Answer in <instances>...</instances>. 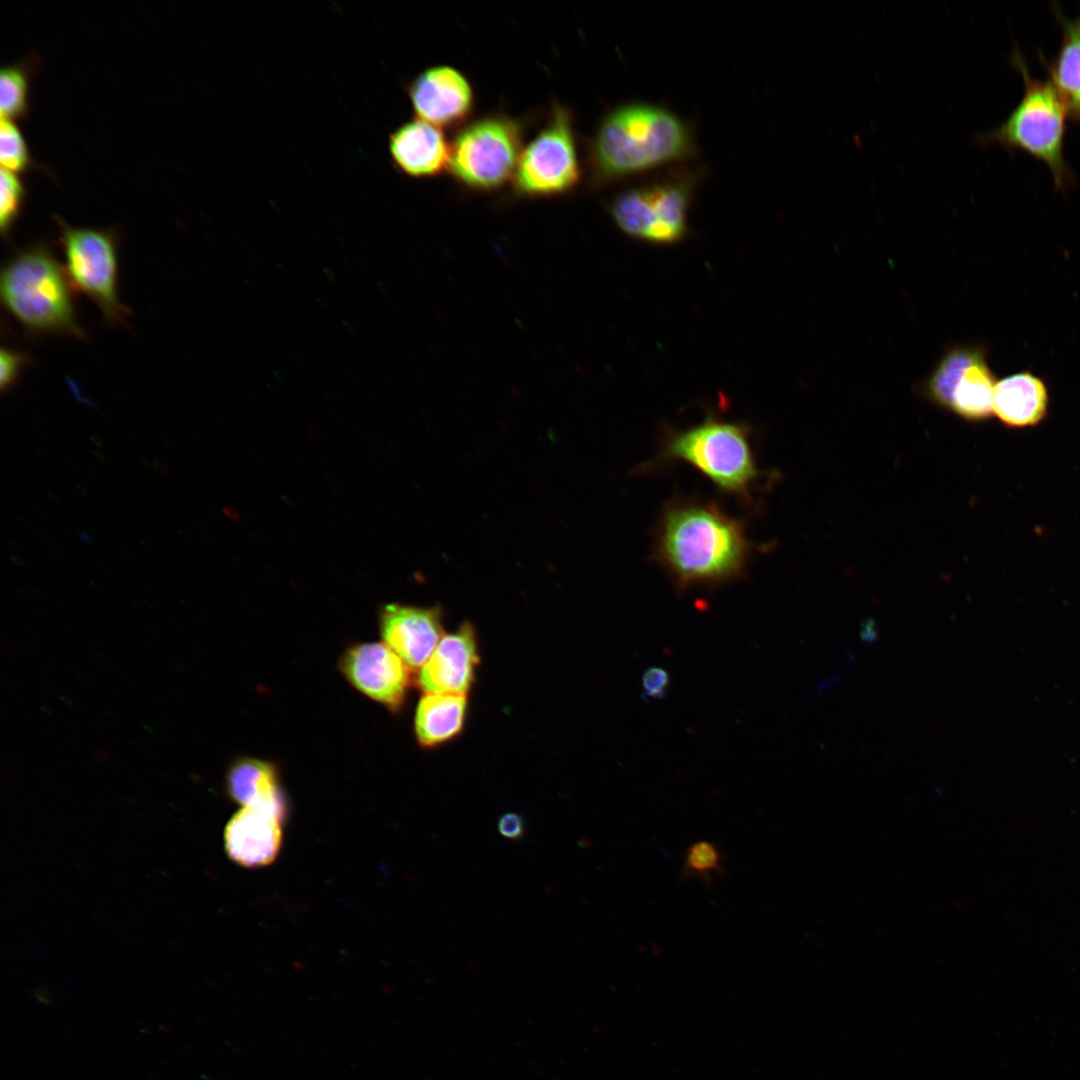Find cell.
I'll return each mask as SVG.
<instances>
[{
	"mask_svg": "<svg viewBox=\"0 0 1080 1080\" xmlns=\"http://www.w3.org/2000/svg\"><path fill=\"white\" fill-rule=\"evenodd\" d=\"M41 59L34 53L4 65L0 70L1 118L19 121L28 118L32 78L39 71Z\"/></svg>",
	"mask_w": 1080,
	"mask_h": 1080,
	"instance_id": "cell-21",
	"label": "cell"
},
{
	"mask_svg": "<svg viewBox=\"0 0 1080 1080\" xmlns=\"http://www.w3.org/2000/svg\"><path fill=\"white\" fill-rule=\"evenodd\" d=\"M286 808L281 797L242 807L234 814L224 832L225 850L232 861L248 868L271 864L281 848Z\"/></svg>",
	"mask_w": 1080,
	"mask_h": 1080,
	"instance_id": "cell-11",
	"label": "cell"
},
{
	"mask_svg": "<svg viewBox=\"0 0 1080 1080\" xmlns=\"http://www.w3.org/2000/svg\"><path fill=\"white\" fill-rule=\"evenodd\" d=\"M692 139L687 126L665 109L626 105L610 112L590 144L593 179L604 183L687 157Z\"/></svg>",
	"mask_w": 1080,
	"mask_h": 1080,
	"instance_id": "cell-3",
	"label": "cell"
},
{
	"mask_svg": "<svg viewBox=\"0 0 1080 1080\" xmlns=\"http://www.w3.org/2000/svg\"><path fill=\"white\" fill-rule=\"evenodd\" d=\"M75 291L65 267L44 241L15 250L2 265V305L31 335L86 340L77 317Z\"/></svg>",
	"mask_w": 1080,
	"mask_h": 1080,
	"instance_id": "cell-4",
	"label": "cell"
},
{
	"mask_svg": "<svg viewBox=\"0 0 1080 1080\" xmlns=\"http://www.w3.org/2000/svg\"><path fill=\"white\" fill-rule=\"evenodd\" d=\"M1054 10L1061 27V43L1054 59L1043 63L1068 117L1080 126V14L1068 18L1057 7Z\"/></svg>",
	"mask_w": 1080,
	"mask_h": 1080,
	"instance_id": "cell-17",
	"label": "cell"
},
{
	"mask_svg": "<svg viewBox=\"0 0 1080 1080\" xmlns=\"http://www.w3.org/2000/svg\"><path fill=\"white\" fill-rule=\"evenodd\" d=\"M675 463L690 465L720 493L732 496L749 509L759 505L757 495L767 488V480L771 481L769 474L758 467L752 428L712 414L686 429L666 431L656 457L637 472Z\"/></svg>",
	"mask_w": 1080,
	"mask_h": 1080,
	"instance_id": "cell-2",
	"label": "cell"
},
{
	"mask_svg": "<svg viewBox=\"0 0 1080 1080\" xmlns=\"http://www.w3.org/2000/svg\"><path fill=\"white\" fill-rule=\"evenodd\" d=\"M1047 408V388L1037 376L1021 372L996 382L993 413L1003 424L1014 428L1036 425Z\"/></svg>",
	"mask_w": 1080,
	"mask_h": 1080,
	"instance_id": "cell-16",
	"label": "cell"
},
{
	"mask_svg": "<svg viewBox=\"0 0 1080 1080\" xmlns=\"http://www.w3.org/2000/svg\"><path fill=\"white\" fill-rule=\"evenodd\" d=\"M467 713L466 695L425 693L415 714V734L424 748H433L458 736Z\"/></svg>",
	"mask_w": 1080,
	"mask_h": 1080,
	"instance_id": "cell-18",
	"label": "cell"
},
{
	"mask_svg": "<svg viewBox=\"0 0 1080 1080\" xmlns=\"http://www.w3.org/2000/svg\"><path fill=\"white\" fill-rule=\"evenodd\" d=\"M572 115L554 104L546 123L523 147L512 183L515 194L546 198L567 194L581 177Z\"/></svg>",
	"mask_w": 1080,
	"mask_h": 1080,
	"instance_id": "cell-8",
	"label": "cell"
},
{
	"mask_svg": "<svg viewBox=\"0 0 1080 1080\" xmlns=\"http://www.w3.org/2000/svg\"><path fill=\"white\" fill-rule=\"evenodd\" d=\"M524 126L503 113L477 118L450 143L448 170L463 187L491 192L513 178L523 150Z\"/></svg>",
	"mask_w": 1080,
	"mask_h": 1080,
	"instance_id": "cell-6",
	"label": "cell"
},
{
	"mask_svg": "<svg viewBox=\"0 0 1080 1080\" xmlns=\"http://www.w3.org/2000/svg\"><path fill=\"white\" fill-rule=\"evenodd\" d=\"M498 832L506 839L520 840L526 833V825L523 817L514 812L503 814L497 823Z\"/></svg>",
	"mask_w": 1080,
	"mask_h": 1080,
	"instance_id": "cell-28",
	"label": "cell"
},
{
	"mask_svg": "<svg viewBox=\"0 0 1080 1080\" xmlns=\"http://www.w3.org/2000/svg\"><path fill=\"white\" fill-rule=\"evenodd\" d=\"M440 607H417L390 603L381 607V636L393 651L412 669L427 662L444 636Z\"/></svg>",
	"mask_w": 1080,
	"mask_h": 1080,
	"instance_id": "cell-13",
	"label": "cell"
},
{
	"mask_svg": "<svg viewBox=\"0 0 1080 1080\" xmlns=\"http://www.w3.org/2000/svg\"><path fill=\"white\" fill-rule=\"evenodd\" d=\"M996 381L981 346H949L917 392L938 408L972 422L983 421L993 412Z\"/></svg>",
	"mask_w": 1080,
	"mask_h": 1080,
	"instance_id": "cell-9",
	"label": "cell"
},
{
	"mask_svg": "<svg viewBox=\"0 0 1080 1080\" xmlns=\"http://www.w3.org/2000/svg\"><path fill=\"white\" fill-rule=\"evenodd\" d=\"M227 788L231 798L242 807L283 797L274 765L253 758L241 759L232 766L227 777Z\"/></svg>",
	"mask_w": 1080,
	"mask_h": 1080,
	"instance_id": "cell-20",
	"label": "cell"
},
{
	"mask_svg": "<svg viewBox=\"0 0 1080 1080\" xmlns=\"http://www.w3.org/2000/svg\"><path fill=\"white\" fill-rule=\"evenodd\" d=\"M645 188L657 221L659 243L679 241L687 231L692 182L688 178H678Z\"/></svg>",
	"mask_w": 1080,
	"mask_h": 1080,
	"instance_id": "cell-19",
	"label": "cell"
},
{
	"mask_svg": "<svg viewBox=\"0 0 1080 1080\" xmlns=\"http://www.w3.org/2000/svg\"><path fill=\"white\" fill-rule=\"evenodd\" d=\"M415 118L437 127L461 124L474 107L470 81L457 68L436 65L419 73L408 85Z\"/></svg>",
	"mask_w": 1080,
	"mask_h": 1080,
	"instance_id": "cell-12",
	"label": "cell"
},
{
	"mask_svg": "<svg viewBox=\"0 0 1080 1080\" xmlns=\"http://www.w3.org/2000/svg\"><path fill=\"white\" fill-rule=\"evenodd\" d=\"M52 219L74 289L98 307L105 322L127 327L131 311L119 293V231L73 226L58 215Z\"/></svg>",
	"mask_w": 1080,
	"mask_h": 1080,
	"instance_id": "cell-7",
	"label": "cell"
},
{
	"mask_svg": "<svg viewBox=\"0 0 1080 1080\" xmlns=\"http://www.w3.org/2000/svg\"><path fill=\"white\" fill-rule=\"evenodd\" d=\"M1011 61L1022 76L1023 95L1005 121L978 135L977 141L1029 154L1048 167L1055 187L1065 191L1074 183L1064 154L1067 110L1049 79L1031 75L1017 49Z\"/></svg>",
	"mask_w": 1080,
	"mask_h": 1080,
	"instance_id": "cell-5",
	"label": "cell"
},
{
	"mask_svg": "<svg viewBox=\"0 0 1080 1080\" xmlns=\"http://www.w3.org/2000/svg\"><path fill=\"white\" fill-rule=\"evenodd\" d=\"M756 550L759 546L748 539L744 520L718 503L673 498L663 507L651 557L683 591L742 578Z\"/></svg>",
	"mask_w": 1080,
	"mask_h": 1080,
	"instance_id": "cell-1",
	"label": "cell"
},
{
	"mask_svg": "<svg viewBox=\"0 0 1080 1080\" xmlns=\"http://www.w3.org/2000/svg\"><path fill=\"white\" fill-rule=\"evenodd\" d=\"M610 213L626 234L659 243L658 225L645 186L617 195L610 205Z\"/></svg>",
	"mask_w": 1080,
	"mask_h": 1080,
	"instance_id": "cell-22",
	"label": "cell"
},
{
	"mask_svg": "<svg viewBox=\"0 0 1080 1080\" xmlns=\"http://www.w3.org/2000/svg\"><path fill=\"white\" fill-rule=\"evenodd\" d=\"M861 635L865 641L872 642L877 638L875 630V623L872 619H867L861 626Z\"/></svg>",
	"mask_w": 1080,
	"mask_h": 1080,
	"instance_id": "cell-29",
	"label": "cell"
},
{
	"mask_svg": "<svg viewBox=\"0 0 1080 1080\" xmlns=\"http://www.w3.org/2000/svg\"><path fill=\"white\" fill-rule=\"evenodd\" d=\"M725 874L724 854L716 842L700 839L686 848L680 873L681 880H699L709 887L716 878Z\"/></svg>",
	"mask_w": 1080,
	"mask_h": 1080,
	"instance_id": "cell-23",
	"label": "cell"
},
{
	"mask_svg": "<svg viewBox=\"0 0 1080 1080\" xmlns=\"http://www.w3.org/2000/svg\"><path fill=\"white\" fill-rule=\"evenodd\" d=\"M642 696L652 699H662L666 696L670 685V675L661 667H650L642 675Z\"/></svg>",
	"mask_w": 1080,
	"mask_h": 1080,
	"instance_id": "cell-27",
	"label": "cell"
},
{
	"mask_svg": "<svg viewBox=\"0 0 1080 1080\" xmlns=\"http://www.w3.org/2000/svg\"><path fill=\"white\" fill-rule=\"evenodd\" d=\"M1 168L21 174L31 170L41 171L52 177L50 171L33 159L28 143L16 121L1 118L0 121Z\"/></svg>",
	"mask_w": 1080,
	"mask_h": 1080,
	"instance_id": "cell-24",
	"label": "cell"
},
{
	"mask_svg": "<svg viewBox=\"0 0 1080 1080\" xmlns=\"http://www.w3.org/2000/svg\"><path fill=\"white\" fill-rule=\"evenodd\" d=\"M479 662L476 631L470 622H464L443 636L422 666L417 684L425 693L466 695Z\"/></svg>",
	"mask_w": 1080,
	"mask_h": 1080,
	"instance_id": "cell-14",
	"label": "cell"
},
{
	"mask_svg": "<svg viewBox=\"0 0 1080 1080\" xmlns=\"http://www.w3.org/2000/svg\"><path fill=\"white\" fill-rule=\"evenodd\" d=\"M345 678L360 692L397 712L411 684V668L385 643L348 648L339 662Z\"/></svg>",
	"mask_w": 1080,
	"mask_h": 1080,
	"instance_id": "cell-10",
	"label": "cell"
},
{
	"mask_svg": "<svg viewBox=\"0 0 1080 1080\" xmlns=\"http://www.w3.org/2000/svg\"><path fill=\"white\" fill-rule=\"evenodd\" d=\"M31 359L27 353L13 347H2L0 351V388L2 393L10 391L18 382L23 370Z\"/></svg>",
	"mask_w": 1080,
	"mask_h": 1080,
	"instance_id": "cell-26",
	"label": "cell"
},
{
	"mask_svg": "<svg viewBox=\"0 0 1080 1080\" xmlns=\"http://www.w3.org/2000/svg\"><path fill=\"white\" fill-rule=\"evenodd\" d=\"M393 164L412 178H431L449 166L450 144L441 129L420 119L405 122L389 136Z\"/></svg>",
	"mask_w": 1080,
	"mask_h": 1080,
	"instance_id": "cell-15",
	"label": "cell"
},
{
	"mask_svg": "<svg viewBox=\"0 0 1080 1080\" xmlns=\"http://www.w3.org/2000/svg\"><path fill=\"white\" fill-rule=\"evenodd\" d=\"M28 190L20 174L1 168L0 173V232L10 241L14 227L21 217Z\"/></svg>",
	"mask_w": 1080,
	"mask_h": 1080,
	"instance_id": "cell-25",
	"label": "cell"
}]
</instances>
